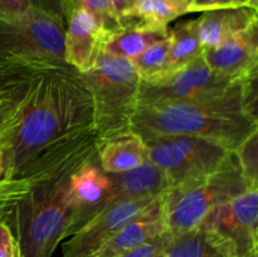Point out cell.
Returning a JSON list of instances; mask_svg holds the SVG:
<instances>
[{
    "instance_id": "obj_1",
    "label": "cell",
    "mask_w": 258,
    "mask_h": 257,
    "mask_svg": "<svg viewBox=\"0 0 258 257\" xmlns=\"http://www.w3.org/2000/svg\"><path fill=\"white\" fill-rule=\"evenodd\" d=\"M7 77L14 80L17 101L0 135L3 180L15 179L35 158L93 128L92 97L81 73L73 68Z\"/></svg>"
},
{
    "instance_id": "obj_2",
    "label": "cell",
    "mask_w": 258,
    "mask_h": 257,
    "mask_svg": "<svg viewBox=\"0 0 258 257\" xmlns=\"http://www.w3.org/2000/svg\"><path fill=\"white\" fill-rule=\"evenodd\" d=\"M131 131L141 138L194 136L237 153L258 134L254 107L243 103L154 102L140 105Z\"/></svg>"
},
{
    "instance_id": "obj_3",
    "label": "cell",
    "mask_w": 258,
    "mask_h": 257,
    "mask_svg": "<svg viewBox=\"0 0 258 257\" xmlns=\"http://www.w3.org/2000/svg\"><path fill=\"white\" fill-rule=\"evenodd\" d=\"M92 160L98 156L68 164L38 181L13 207L7 219L13 222L20 257H52L58 244L78 231L80 213L68 201L67 180L76 169Z\"/></svg>"
},
{
    "instance_id": "obj_4",
    "label": "cell",
    "mask_w": 258,
    "mask_h": 257,
    "mask_svg": "<svg viewBox=\"0 0 258 257\" xmlns=\"http://www.w3.org/2000/svg\"><path fill=\"white\" fill-rule=\"evenodd\" d=\"M64 29L66 17L45 10L0 15V77L70 67Z\"/></svg>"
},
{
    "instance_id": "obj_5",
    "label": "cell",
    "mask_w": 258,
    "mask_h": 257,
    "mask_svg": "<svg viewBox=\"0 0 258 257\" xmlns=\"http://www.w3.org/2000/svg\"><path fill=\"white\" fill-rule=\"evenodd\" d=\"M258 181L244 173L238 156L211 175L173 185L163 197V217L170 234L194 231L221 204L241 196Z\"/></svg>"
},
{
    "instance_id": "obj_6",
    "label": "cell",
    "mask_w": 258,
    "mask_h": 257,
    "mask_svg": "<svg viewBox=\"0 0 258 257\" xmlns=\"http://www.w3.org/2000/svg\"><path fill=\"white\" fill-rule=\"evenodd\" d=\"M81 76L92 97L93 128L101 143L131 131L141 86L131 60L102 50L95 67Z\"/></svg>"
},
{
    "instance_id": "obj_7",
    "label": "cell",
    "mask_w": 258,
    "mask_h": 257,
    "mask_svg": "<svg viewBox=\"0 0 258 257\" xmlns=\"http://www.w3.org/2000/svg\"><path fill=\"white\" fill-rule=\"evenodd\" d=\"M254 83L233 82L211 70L203 54L156 83L140 86L139 106L154 102L243 103L254 107Z\"/></svg>"
},
{
    "instance_id": "obj_8",
    "label": "cell",
    "mask_w": 258,
    "mask_h": 257,
    "mask_svg": "<svg viewBox=\"0 0 258 257\" xmlns=\"http://www.w3.org/2000/svg\"><path fill=\"white\" fill-rule=\"evenodd\" d=\"M148 160L165 173L171 186L216 173L236 153L194 136H153L144 139Z\"/></svg>"
},
{
    "instance_id": "obj_9",
    "label": "cell",
    "mask_w": 258,
    "mask_h": 257,
    "mask_svg": "<svg viewBox=\"0 0 258 257\" xmlns=\"http://www.w3.org/2000/svg\"><path fill=\"white\" fill-rule=\"evenodd\" d=\"M199 227L228 257H258V185L214 208Z\"/></svg>"
},
{
    "instance_id": "obj_10",
    "label": "cell",
    "mask_w": 258,
    "mask_h": 257,
    "mask_svg": "<svg viewBox=\"0 0 258 257\" xmlns=\"http://www.w3.org/2000/svg\"><path fill=\"white\" fill-rule=\"evenodd\" d=\"M163 197L164 194L156 198L122 201L105 207L64 239L62 257H91L103 242L125 224L160 204Z\"/></svg>"
},
{
    "instance_id": "obj_11",
    "label": "cell",
    "mask_w": 258,
    "mask_h": 257,
    "mask_svg": "<svg viewBox=\"0 0 258 257\" xmlns=\"http://www.w3.org/2000/svg\"><path fill=\"white\" fill-rule=\"evenodd\" d=\"M105 33L86 10L72 0L66 15L63 57L78 73L92 70L103 50Z\"/></svg>"
},
{
    "instance_id": "obj_12",
    "label": "cell",
    "mask_w": 258,
    "mask_h": 257,
    "mask_svg": "<svg viewBox=\"0 0 258 257\" xmlns=\"http://www.w3.org/2000/svg\"><path fill=\"white\" fill-rule=\"evenodd\" d=\"M258 25L238 33L203 52L204 60L212 71L233 82L253 83L258 68Z\"/></svg>"
},
{
    "instance_id": "obj_13",
    "label": "cell",
    "mask_w": 258,
    "mask_h": 257,
    "mask_svg": "<svg viewBox=\"0 0 258 257\" xmlns=\"http://www.w3.org/2000/svg\"><path fill=\"white\" fill-rule=\"evenodd\" d=\"M111 186L110 175L102 170L98 160L87 161L71 174L67 180V197L80 213V228L108 206Z\"/></svg>"
},
{
    "instance_id": "obj_14",
    "label": "cell",
    "mask_w": 258,
    "mask_h": 257,
    "mask_svg": "<svg viewBox=\"0 0 258 257\" xmlns=\"http://www.w3.org/2000/svg\"><path fill=\"white\" fill-rule=\"evenodd\" d=\"M194 22L199 43L203 50H207L258 25V9L243 7L207 10Z\"/></svg>"
},
{
    "instance_id": "obj_15",
    "label": "cell",
    "mask_w": 258,
    "mask_h": 257,
    "mask_svg": "<svg viewBox=\"0 0 258 257\" xmlns=\"http://www.w3.org/2000/svg\"><path fill=\"white\" fill-rule=\"evenodd\" d=\"M166 232L161 201L160 204L118 229L91 257H117L144 246Z\"/></svg>"
},
{
    "instance_id": "obj_16",
    "label": "cell",
    "mask_w": 258,
    "mask_h": 257,
    "mask_svg": "<svg viewBox=\"0 0 258 257\" xmlns=\"http://www.w3.org/2000/svg\"><path fill=\"white\" fill-rule=\"evenodd\" d=\"M108 175L112 184L108 206L122 201L156 198L171 186L165 173L150 160L131 170Z\"/></svg>"
},
{
    "instance_id": "obj_17",
    "label": "cell",
    "mask_w": 258,
    "mask_h": 257,
    "mask_svg": "<svg viewBox=\"0 0 258 257\" xmlns=\"http://www.w3.org/2000/svg\"><path fill=\"white\" fill-rule=\"evenodd\" d=\"M148 160V148L140 135L134 131L103 141L98 150V164L106 173L131 170Z\"/></svg>"
},
{
    "instance_id": "obj_18",
    "label": "cell",
    "mask_w": 258,
    "mask_h": 257,
    "mask_svg": "<svg viewBox=\"0 0 258 257\" xmlns=\"http://www.w3.org/2000/svg\"><path fill=\"white\" fill-rule=\"evenodd\" d=\"M169 35V27H154L140 22H127L117 32L106 38L103 50L108 54L133 59L149 45Z\"/></svg>"
},
{
    "instance_id": "obj_19",
    "label": "cell",
    "mask_w": 258,
    "mask_h": 257,
    "mask_svg": "<svg viewBox=\"0 0 258 257\" xmlns=\"http://www.w3.org/2000/svg\"><path fill=\"white\" fill-rule=\"evenodd\" d=\"M189 5L190 0H136L123 24L140 22L154 27H169V23L189 14Z\"/></svg>"
},
{
    "instance_id": "obj_20",
    "label": "cell",
    "mask_w": 258,
    "mask_h": 257,
    "mask_svg": "<svg viewBox=\"0 0 258 257\" xmlns=\"http://www.w3.org/2000/svg\"><path fill=\"white\" fill-rule=\"evenodd\" d=\"M161 254L164 257H228L201 227L185 233L170 234Z\"/></svg>"
},
{
    "instance_id": "obj_21",
    "label": "cell",
    "mask_w": 258,
    "mask_h": 257,
    "mask_svg": "<svg viewBox=\"0 0 258 257\" xmlns=\"http://www.w3.org/2000/svg\"><path fill=\"white\" fill-rule=\"evenodd\" d=\"M196 30V22L186 20L170 29V53H169L168 76L185 67L188 63L203 54ZM166 76V77H168ZM165 77V78H166Z\"/></svg>"
},
{
    "instance_id": "obj_22",
    "label": "cell",
    "mask_w": 258,
    "mask_h": 257,
    "mask_svg": "<svg viewBox=\"0 0 258 257\" xmlns=\"http://www.w3.org/2000/svg\"><path fill=\"white\" fill-rule=\"evenodd\" d=\"M170 35L158 40L131 60L136 75L143 83H156L168 76Z\"/></svg>"
},
{
    "instance_id": "obj_23",
    "label": "cell",
    "mask_w": 258,
    "mask_h": 257,
    "mask_svg": "<svg viewBox=\"0 0 258 257\" xmlns=\"http://www.w3.org/2000/svg\"><path fill=\"white\" fill-rule=\"evenodd\" d=\"M75 3L95 19L106 38L122 27L111 0H75Z\"/></svg>"
},
{
    "instance_id": "obj_24",
    "label": "cell",
    "mask_w": 258,
    "mask_h": 257,
    "mask_svg": "<svg viewBox=\"0 0 258 257\" xmlns=\"http://www.w3.org/2000/svg\"><path fill=\"white\" fill-rule=\"evenodd\" d=\"M47 178L45 174L34 173L10 180H0V204L12 209L29 193L33 185Z\"/></svg>"
},
{
    "instance_id": "obj_25",
    "label": "cell",
    "mask_w": 258,
    "mask_h": 257,
    "mask_svg": "<svg viewBox=\"0 0 258 257\" xmlns=\"http://www.w3.org/2000/svg\"><path fill=\"white\" fill-rule=\"evenodd\" d=\"M71 2L72 0H0V15L39 9L66 17Z\"/></svg>"
},
{
    "instance_id": "obj_26",
    "label": "cell",
    "mask_w": 258,
    "mask_h": 257,
    "mask_svg": "<svg viewBox=\"0 0 258 257\" xmlns=\"http://www.w3.org/2000/svg\"><path fill=\"white\" fill-rule=\"evenodd\" d=\"M243 7L258 9V0H190L189 13H203L207 10Z\"/></svg>"
},
{
    "instance_id": "obj_27",
    "label": "cell",
    "mask_w": 258,
    "mask_h": 257,
    "mask_svg": "<svg viewBox=\"0 0 258 257\" xmlns=\"http://www.w3.org/2000/svg\"><path fill=\"white\" fill-rule=\"evenodd\" d=\"M0 257H20L15 234L5 219H0Z\"/></svg>"
},
{
    "instance_id": "obj_28",
    "label": "cell",
    "mask_w": 258,
    "mask_h": 257,
    "mask_svg": "<svg viewBox=\"0 0 258 257\" xmlns=\"http://www.w3.org/2000/svg\"><path fill=\"white\" fill-rule=\"evenodd\" d=\"M169 236H170V233H169V232H166V233H164L163 236H160V237H158V238L153 239V241L148 242V243H145L144 246L139 247V248L134 249V251L127 252V253L120 254V256H117V257H154V256H156V254L161 253L163 248L165 247L166 242H168Z\"/></svg>"
},
{
    "instance_id": "obj_29",
    "label": "cell",
    "mask_w": 258,
    "mask_h": 257,
    "mask_svg": "<svg viewBox=\"0 0 258 257\" xmlns=\"http://www.w3.org/2000/svg\"><path fill=\"white\" fill-rule=\"evenodd\" d=\"M111 2H112L116 15H117L118 19H120L121 24H123V22L126 20L128 13L131 12V9H133L136 0H111Z\"/></svg>"
},
{
    "instance_id": "obj_30",
    "label": "cell",
    "mask_w": 258,
    "mask_h": 257,
    "mask_svg": "<svg viewBox=\"0 0 258 257\" xmlns=\"http://www.w3.org/2000/svg\"><path fill=\"white\" fill-rule=\"evenodd\" d=\"M3 169H4V151L0 145V180H3Z\"/></svg>"
},
{
    "instance_id": "obj_31",
    "label": "cell",
    "mask_w": 258,
    "mask_h": 257,
    "mask_svg": "<svg viewBox=\"0 0 258 257\" xmlns=\"http://www.w3.org/2000/svg\"><path fill=\"white\" fill-rule=\"evenodd\" d=\"M10 211H12V209L10 208H8V207H4V206H2V204H0V213H3L5 216V218H7L8 217V214L10 213Z\"/></svg>"
},
{
    "instance_id": "obj_32",
    "label": "cell",
    "mask_w": 258,
    "mask_h": 257,
    "mask_svg": "<svg viewBox=\"0 0 258 257\" xmlns=\"http://www.w3.org/2000/svg\"><path fill=\"white\" fill-rule=\"evenodd\" d=\"M0 219H5V216L3 213H0Z\"/></svg>"
},
{
    "instance_id": "obj_33",
    "label": "cell",
    "mask_w": 258,
    "mask_h": 257,
    "mask_svg": "<svg viewBox=\"0 0 258 257\" xmlns=\"http://www.w3.org/2000/svg\"><path fill=\"white\" fill-rule=\"evenodd\" d=\"M154 257H164V256L161 253H159V254H156V256H154Z\"/></svg>"
}]
</instances>
